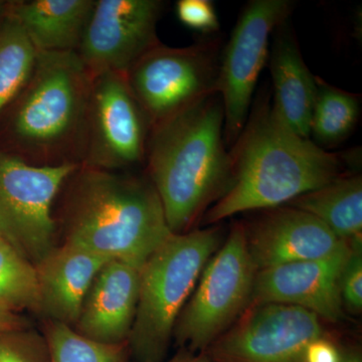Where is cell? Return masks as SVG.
I'll use <instances>...</instances> for the list:
<instances>
[{
	"label": "cell",
	"mask_w": 362,
	"mask_h": 362,
	"mask_svg": "<svg viewBox=\"0 0 362 362\" xmlns=\"http://www.w3.org/2000/svg\"><path fill=\"white\" fill-rule=\"evenodd\" d=\"M218 42L187 47L157 44L125 74L151 128L216 94L221 61Z\"/></svg>",
	"instance_id": "7"
},
{
	"label": "cell",
	"mask_w": 362,
	"mask_h": 362,
	"mask_svg": "<svg viewBox=\"0 0 362 362\" xmlns=\"http://www.w3.org/2000/svg\"><path fill=\"white\" fill-rule=\"evenodd\" d=\"M247 250L257 272L329 256L340 240L315 216L296 207H276L246 230Z\"/></svg>",
	"instance_id": "14"
},
{
	"label": "cell",
	"mask_w": 362,
	"mask_h": 362,
	"mask_svg": "<svg viewBox=\"0 0 362 362\" xmlns=\"http://www.w3.org/2000/svg\"><path fill=\"white\" fill-rule=\"evenodd\" d=\"M218 228L170 235L140 269L137 310L127 340L135 362L165 361L181 311L221 245Z\"/></svg>",
	"instance_id": "5"
},
{
	"label": "cell",
	"mask_w": 362,
	"mask_h": 362,
	"mask_svg": "<svg viewBox=\"0 0 362 362\" xmlns=\"http://www.w3.org/2000/svg\"><path fill=\"white\" fill-rule=\"evenodd\" d=\"M63 188V243L140 270L173 235L148 176L81 165Z\"/></svg>",
	"instance_id": "2"
},
{
	"label": "cell",
	"mask_w": 362,
	"mask_h": 362,
	"mask_svg": "<svg viewBox=\"0 0 362 362\" xmlns=\"http://www.w3.org/2000/svg\"><path fill=\"white\" fill-rule=\"evenodd\" d=\"M52 362H130L127 343L106 344L78 334L71 326L42 320Z\"/></svg>",
	"instance_id": "23"
},
{
	"label": "cell",
	"mask_w": 362,
	"mask_h": 362,
	"mask_svg": "<svg viewBox=\"0 0 362 362\" xmlns=\"http://www.w3.org/2000/svg\"><path fill=\"white\" fill-rule=\"evenodd\" d=\"M293 207L315 216L340 240H362V180L341 175L291 202Z\"/></svg>",
	"instance_id": "19"
},
{
	"label": "cell",
	"mask_w": 362,
	"mask_h": 362,
	"mask_svg": "<svg viewBox=\"0 0 362 362\" xmlns=\"http://www.w3.org/2000/svg\"><path fill=\"white\" fill-rule=\"evenodd\" d=\"M223 128L225 113L216 93L151 128L147 176L175 235L189 232L230 185L232 163Z\"/></svg>",
	"instance_id": "3"
},
{
	"label": "cell",
	"mask_w": 362,
	"mask_h": 362,
	"mask_svg": "<svg viewBox=\"0 0 362 362\" xmlns=\"http://www.w3.org/2000/svg\"><path fill=\"white\" fill-rule=\"evenodd\" d=\"M0 362H52L44 333L33 327L0 333Z\"/></svg>",
	"instance_id": "24"
},
{
	"label": "cell",
	"mask_w": 362,
	"mask_h": 362,
	"mask_svg": "<svg viewBox=\"0 0 362 362\" xmlns=\"http://www.w3.org/2000/svg\"><path fill=\"white\" fill-rule=\"evenodd\" d=\"M316 84L310 135L318 146H334L346 139L356 127L361 100L358 95L338 89L321 78L316 77Z\"/></svg>",
	"instance_id": "20"
},
{
	"label": "cell",
	"mask_w": 362,
	"mask_h": 362,
	"mask_svg": "<svg viewBox=\"0 0 362 362\" xmlns=\"http://www.w3.org/2000/svg\"><path fill=\"white\" fill-rule=\"evenodd\" d=\"M176 14L181 23L197 32L214 33L220 28L218 14L209 0H180Z\"/></svg>",
	"instance_id": "26"
},
{
	"label": "cell",
	"mask_w": 362,
	"mask_h": 362,
	"mask_svg": "<svg viewBox=\"0 0 362 362\" xmlns=\"http://www.w3.org/2000/svg\"><path fill=\"white\" fill-rule=\"evenodd\" d=\"M228 152L230 185L206 211L207 223L276 209L341 176V157L296 134L262 96Z\"/></svg>",
	"instance_id": "1"
},
{
	"label": "cell",
	"mask_w": 362,
	"mask_h": 362,
	"mask_svg": "<svg viewBox=\"0 0 362 362\" xmlns=\"http://www.w3.org/2000/svg\"><path fill=\"white\" fill-rule=\"evenodd\" d=\"M95 0L8 2L7 13L20 23L37 52H77Z\"/></svg>",
	"instance_id": "18"
},
{
	"label": "cell",
	"mask_w": 362,
	"mask_h": 362,
	"mask_svg": "<svg viewBox=\"0 0 362 362\" xmlns=\"http://www.w3.org/2000/svg\"><path fill=\"white\" fill-rule=\"evenodd\" d=\"M323 335L320 318L306 309L254 305L206 352L214 362H304L307 346Z\"/></svg>",
	"instance_id": "11"
},
{
	"label": "cell",
	"mask_w": 362,
	"mask_h": 362,
	"mask_svg": "<svg viewBox=\"0 0 362 362\" xmlns=\"http://www.w3.org/2000/svg\"><path fill=\"white\" fill-rule=\"evenodd\" d=\"M256 274L247 250L246 228L237 223L207 262L181 311L173 330L176 345L190 351H206L251 306Z\"/></svg>",
	"instance_id": "6"
},
{
	"label": "cell",
	"mask_w": 362,
	"mask_h": 362,
	"mask_svg": "<svg viewBox=\"0 0 362 362\" xmlns=\"http://www.w3.org/2000/svg\"><path fill=\"white\" fill-rule=\"evenodd\" d=\"M150 132L148 117L124 74L93 78L83 166L129 171L144 163Z\"/></svg>",
	"instance_id": "10"
},
{
	"label": "cell",
	"mask_w": 362,
	"mask_h": 362,
	"mask_svg": "<svg viewBox=\"0 0 362 362\" xmlns=\"http://www.w3.org/2000/svg\"><path fill=\"white\" fill-rule=\"evenodd\" d=\"M37 54L20 23L6 11L0 20V115L25 87Z\"/></svg>",
	"instance_id": "21"
},
{
	"label": "cell",
	"mask_w": 362,
	"mask_h": 362,
	"mask_svg": "<svg viewBox=\"0 0 362 362\" xmlns=\"http://www.w3.org/2000/svg\"><path fill=\"white\" fill-rule=\"evenodd\" d=\"M0 233H1L2 235H4V237L6 238V240H8V242L11 243V244L13 245V242H11V238H9L8 233H7L6 226H4V223H2L1 220H0Z\"/></svg>",
	"instance_id": "31"
},
{
	"label": "cell",
	"mask_w": 362,
	"mask_h": 362,
	"mask_svg": "<svg viewBox=\"0 0 362 362\" xmlns=\"http://www.w3.org/2000/svg\"><path fill=\"white\" fill-rule=\"evenodd\" d=\"M343 356L344 351L323 335L307 346L304 362H342Z\"/></svg>",
	"instance_id": "27"
},
{
	"label": "cell",
	"mask_w": 362,
	"mask_h": 362,
	"mask_svg": "<svg viewBox=\"0 0 362 362\" xmlns=\"http://www.w3.org/2000/svg\"><path fill=\"white\" fill-rule=\"evenodd\" d=\"M351 247L345 242L323 258L307 259L257 272L251 306L285 304L300 307L337 323L344 317L340 275Z\"/></svg>",
	"instance_id": "13"
},
{
	"label": "cell",
	"mask_w": 362,
	"mask_h": 362,
	"mask_svg": "<svg viewBox=\"0 0 362 362\" xmlns=\"http://www.w3.org/2000/svg\"><path fill=\"white\" fill-rule=\"evenodd\" d=\"M92 77L77 52H39L11 109L7 153L35 165H82Z\"/></svg>",
	"instance_id": "4"
},
{
	"label": "cell",
	"mask_w": 362,
	"mask_h": 362,
	"mask_svg": "<svg viewBox=\"0 0 362 362\" xmlns=\"http://www.w3.org/2000/svg\"><path fill=\"white\" fill-rule=\"evenodd\" d=\"M78 166L35 165L0 150V220L13 246L35 265L56 247L52 207Z\"/></svg>",
	"instance_id": "8"
},
{
	"label": "cell",
	"mask_w": 362,
	"mask_h": 362,
	"mask_svg": "<svg viewBox=\"0 0 362 362\" xmlns=\"http://www.w3.org/2000/svg\"><path fill=\"white\" fill-rule=\"evenodd\" d=\"M140 270L119 259L107 262L86 295L74 329L106 344L127 343L137 310Z\"/></svg>",
	"instance_id": "15"
},
{
	"label": "cell",
	"mask_w": 362,
	"mask_h": 362,
	"mask_svg": "<svg viewBox=\"0 0 362 362\" xmlns=\"http://www.w3.org/2000/svg\"><path fill=\"white\" fill-rule=\"evenodd\" d=\"M349 245L351 252L340 275V296L343 308L357 314L362 309V240Z\"/></svg>",
	"instance_id": "25"
},
{
	"label": "cell",
	"mask_w": 362,
	"mask_h": 362,
	"mask_svg": "<svg viewBox=\"0 0 362 362\" xmlns=\"http://www.w3.org/2000/svg\"><path fill=\"white\" fill-rule=\"evenodd\" d=\"M288 0H252L240 13L221 54L216 92L225 113L226 144L233 145L246 125L252 95L270 52V37L292 13Z\"/></svg>",
	"instance_id": "9"
},
{
	"label": "cell",
	"mask_w": 362,
	"mask_h": 362,
	"mask_svg": "<svg viewBox=\"0 0 362 362\" xmlns=\"http://www.w3.org/2000/svg\"><path fill=\"white\" fill-rule=\"evenodd\" d=\"M342 362H362V359L358 352L344 351Z\"/></svg>",
	"instance_id": "30"
},
{
	"label": "cell",
	"mask_w": 362,
	"mask_h": 362,
	"mask_svg": "<svg viewBox=\"0 0 362 362\" xmlns=\"http://www.w3.org/2000/svg\"><path fill=\"white\" fill-rule=\"evenodd\" d=\"M162 362H214L206 352H194L187 349H180L175 356Z\"/></svg>",
	"instance_id": "29"
},
{
	"label": "cell",
	"mask_w": 362,
	"mask_h": 362,
	"mask_svg": "<svg viewBox=\"0 0 362 362\" xmlns=\"http://www.w3.org/2000/svg\"><path fill=\"white\" fill-rule=\"evenodd\" d=\"M108 261L68 243L54 247L35 265L40 318L74 327L93 280Z\"/></svg>",
	"instance_id": "16"
},
{
	"label": "cell",
	"mask_w": 362,
	"mask_h": 362,
	"mask_svg": "<svg viewBox=\"0 0 362 362\" xmlns=\"http://www.w3.org/2000/svg\"><path fill=\"white\" fill-rule=\"evenodd\" d=\"M0 306L40 314L37 267L9 243L0 245Z\"/></svg>",
	"instance_id": "22"
},
{
	"label": "cell",
	"mask_w": 362,
	"mask_h": 362,
	"mask_svg": "<svg viewBox=\"0 0 362 362\" xmlns=\"http://www.w3.org/2000/svg\"><path fill=\"white\" fill-rule=\"evenodd\" d=\"M273 37L269 59L274 87V110L290 129L310 139L316 77L305 64L296 39L286 21L276 28Z\"/></svg>",
	"instance_id": "17"
},
{
	"label": "cell",
	"mask_w": 362,
	"mask_h": 362,
	"mask_svg": "<svg viewBox=\"0 0 362 362\" xmlns=\"http://www.w3.org/2000/svg\"><path fill=\"white\" fill-rule=\"evenodd\" d=\"M160 0H95L77 51L90 77L125 75L133 64L159 44Z\"/></svg>",
	"instance_id": "12"
},
{
	"label": "cell",
	"mask_w": 362,
	"mask_h": 362,
	"mask_svg": "<svg viewBox=\"0 0 362 362\" xmlns=\"http://www.w3.org/2000/svg\"><path fill=\"white\" fill-rule=\"evenodd\" d=\"M4 243H9L8 240H6V238L0 233V245L4 244ZM11 244V243H9ZM13 246V245H11Z\"/></svg>",
	"instance_id": "33"
},
{
	"label": "cell",
	"mask_w": 362,
	"mask_h": 362,
	"mask_svg": "<svg viewBox=\"0 0 362 362\" xmlns=\"http://www.w3.org/2000/svg\"><path fill=\"white\" fill-rule=\"evenodd\" d=\"M28 327H32V323L25 316L0 306V333Z\"/></svg>",
	"instance_id": "28"
},
{
	"label": "cell",
	"mask_w": 362,
	"mask_h": 362,
	"mask_svg": "<svg viewBox=\"0 0 362 362\" xmlns=\"http://www.w3.org/2000/svg\"><path fill=\"white\" fill-rule=\"evenodd\" d=\"M8 2L0 1V20L6 16Z\"/></svg>",
	"instance_id": "32"
}]
</instances>
